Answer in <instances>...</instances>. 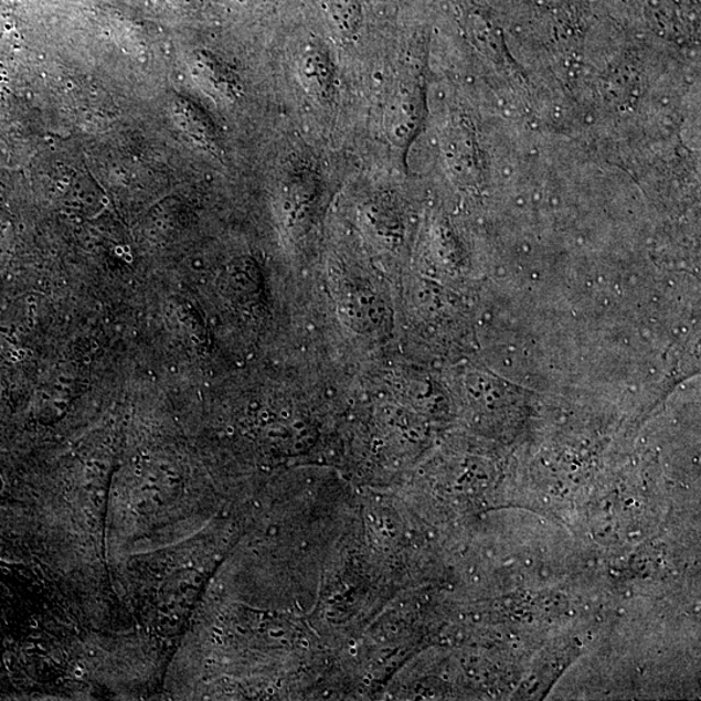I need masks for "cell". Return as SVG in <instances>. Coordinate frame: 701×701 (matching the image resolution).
<instances>
[{"instance_id":"6da1fadb","label":"cell","mask_w":701,"mask_h":701,"mask_svg":"<svg viewBox=\"0 0 701 701\" xmlns=\"http://www.w3.org/2000/svg\"><path fill=\"white\" fill-rule=\"evenodd\" d=\"M299 75L309 93L317 98H328L333 88V71L328 56L308 54L301 56Z\"/></svg>"}]
</instances>
